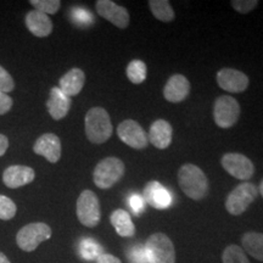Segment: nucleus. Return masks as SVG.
I'll use <instances>...</instances> for the list:
<instances>
[{
	"label": "nucleus",
	"mask_w": 263,
	"mask_h": 263,
	"mask_svg": "<svg viewBox=\"0 0 263 263\" xmlns=\"http://www.w3.org/2000/svg\"><path fill=\"white\" fill-rule=\"evenodd\" d=\"M126 172L123 161L117 157H106L95 166L93 172L94 184L99 189L107 190L120 182Z\"/></svg>",
	"instance_id": "obj_3"
},
{
	"label": "nucleus",
	"mask_w": 263,
	"mask_h": 263,
	"mask_svg": "<svg viewBox=\"0 0 263 263\" xmlns=\"http://www.w3.org/2000/svg\"><path fill=\"white\" fill-rule=\"evenodd\" d=\"M52 230L47 223L34 222L22 227L16 234V244L22 251L33 252L42 242L51 238Z\"/></svg>",
	"instance_id": "obj_5"
},
{
	"label": "nucleus",
	"mask_w": 263,
	"mask_h": 263,
	"mask_svg": "<svg viewBox=\"0 0 263 263\" xmlns=\"http://www.w3.org/2000/svg\"><path fill=\"white\" fill-rule=\"evenodd\" d=\"M178 183L186 196L200 201L209 192V180L203 171L196 164L185 163L178 171Z\"/></svg>",
	"instance_id": "obj_1"
},
{
	"label": "nucleus",
	"mask_w": 263,
	"mask_h": 263,
	"mask_svg": "<svg viewBox=\"0 0 263 263\" xmlns=\"http://www.w3.org/2000/svg\"><path fill=\"white\" fill-rule=\"evenodd\" d=\"M85 136L93 144H104L112 136V123L110 115L103 107H93L84 118Z\"/></svg>",
	"instance_id": "obj_2"
},
{
	"label": "nucleus",
	"mask_w": 263,
	"mask_h": 263,
	"mask_svg": "<svg viewBox=\"0 0 263 263\" xmlns=\"http://www.w3.org/2000/svg\"><path fill=\"white\" fill-rule=\"evenodd\" d=\"M85 83V73L81 68H71L66 72L59 81V88L67 97H74L78 95L83 89Z\"/></svg>",
	"instance_id": "obj_20"
},
{
	"label": "nucleus",
	"mask_w": 263,
	"mask_h": 263,
	"mask_svg": "<svg viewBox=\"0 0 263 263\" xmlns=\"http://www.w3.org/2000/svg\"><path fill=\"white\" fill-rule=\"evenodd\" d=\"M127 78L133 84H141L146 80L147 67L146 64L141 60H133L127 66Z\"/></svg>",
	"instance_id": "obj_24"
},
{
	"label": "nucleus",
	"mask_w": 263,
	"mask_h": 263,
	"mask_svg": "<svg viewBox=\"0 0 263 263\" xmlns=\"http://www.w3.org/2000/svg\"><path fill=\"white\" fill-rule=\"evenodd\" d=\"M216 78L219 88L228 93H244L250 84L248 76L234 68H222L217 72Z\"/></svg>",
	"instance_id": "obj_12"
},
{
	"label": "nucleus",
	"mask_w": 263,
	"mask_h": 263,
	"mask_svg": "<svg viewBox=\"0 0 263 263\" xmlns=\"http://www.w3.org/2000/svg\"><path fill=\"white\" fill-rule=\"evenodd\" d=\"M12 104H14V101L10 98V95L0 91V116L8 114L11 110Z\"/></svg>",
	"instance_id": "obj_34"
},
{
	"label": "nucleus",
	"mask_w": 263,
	"mask_h": 263,
	"mask_svg": "<svg viewBox=\"0 0 263 263\" xmlns=\"http://www.w3.org/2000/svg\"><path fill=\"white\" fill-rule=\"evenodd\" d=\"M61 140L57 134L45 133L35 140L33 151L47 159L50 163H57L61 159Z\"/></svg>",
	"instance_id": "obj_13"
},
{
	"label": "nucleus",
	"mask_w": 263,
	"mask_h": 263,
	"mask_svg": "<svg viewBox=\"0 0 263 263\" xmlns=\"http://www.w3.org/2000/svg\"><path fill=\"white\" fill-rule=\"evenodd\" d=\"M128 263H149L146 257L145 246L137 244L128 248L126 251Z\"/></svg>",
	"instance_id": "obj_30"
},
{
	"label": "nucleus",
	"mask_w": 263,
	"mask_h": 263,
	"mask_svg": "<svg viewBox=\"0 0 263 263\" xmlns=\"http://www.w3.org/2000/svg\"><path fill=\"white\" fill-rule=\"evenodd\" d=\"M0 263H11V262H10V259L6 257L5 254L0 252Z\"/></svg>",
	"instance_id": "obj_37"
},
{
	"label": "nucleus",
	"mask_w": 263,
	"mask_h": 263,
	"mask_svg": "<svg viewBox=\"0 0 263 263\" xmlns=\"http://www.w3.org/2000/svg\"><path fill=\"white\" fill-rule=\"evenodd\" d=\"M29 3L34 6L37 11H41L48 16L57 14L61 6V2L59 0H31Z\"/></svg>",
	"instance_id": "obj_28"
},
{
	"label": "nucleus",
	"mask_w": 263,
	"mask_h": 263,
	"mask_svg": "<svg viewBox=\"0 0 263 263\" xmlns=\"http://www.w3.org/2000/svg\"><path fill=\"white\" fill-rule=\"evenodd\" d=\"M143 199L144 201L156 210H167L172 205L171 193L157 180H151L146 183L143 190Z\"/></svg>",
	"instance_id": "obj_14"
},
{
	"label": "nucleus",
	"mask_w": 263,
	"mask_h": 263,
	"mask_svg": "<svg viewBox=\"0 0 263 263\" xmlns=\"http://www.w3.org/2000/svg\"><path fill=\"white\" fill-rule=\"evenodd\" d=\"M223 263H250L246 252L238 245L227 246L222 254Z\"/></svg>",
	"instance_id": "obj_26"
},
{
	"label": "nucleus",
	"mask_w": 263,
	"mask_h": 263,
	"mask_svg": "<svg viewBox=\"0 0 263 263\" xmlns=\"http://www.w3.org/2000/svg\"><path fill=\"white\" fill-rule=\"evenodd\" d=\"M77 218L82 224L88 228H94L100 223L101 211L100 202L97 194L87 189L81 193L77 200Z\"/></svg>",
	"instance_id": "obj_7"
},
{
	"label": "nucleus",
	"mask_w": 263,
	"mask_h": 263,
	"mask_svg": "<svg viewBox=\"0 0 263 263\" xmlns=\"http://www.w3.org/2000/svg\"><path fill=\"white\" fill-rule=\"evenodd\" d=\"M26 27L33 35L38 38H45L51 34L52 21L48 15L43 14L37 10L29 11L25 18Z\"/></svg>",
	"instance_id": "obj_19"
},
{
	"label": "nucleus",
	"mask_w": 263,
	"mask_h": 263,
	"mask_svg": "<svg viewBox=\"0 0 263 263\" xmlns=\"http://www.w3.org/2000/svg\"><path fill=\"white\" fill-rule=\"evenodd\" d=\"M230 4H232L235 11L245 15L257 8L258 2L257 0H233V2H230Z\"/></svg>",
	"instance_id": "obj_31"
},
{
	"label": "nucleus",
	"mask_w": 263,
	"mask_h": 263,
	"mask_svg": "<svg viewBox=\"0 0 263 263\" xmlns=\"http://www.w3.org/2000/svg\"><path fill=\"white\" fill-rule=\"evenodd\" d=\"M71 18L80 27H88L94 22L93 15L83 8H73L71 10Z\"/></svg>",
	"instance_id": "obj_29"
},
{
	"label": "nucleus",
	"mask_w": 263,
	"mask_h": 263,
	"mask_svg": "<svg viewBox=\"0 0 263 263\" xmlns=\"http://www.w3.org/2000/svg\"><path fill=\"white\" fill-rule=\"evenodd\" d=\"M117 136L126 145L137 150L145 149L149 144L146 132L134 120H124L118 124Z\"/></svg>",
	"instance_id": "obj_10"
},
{
	"label": "nucleus",
	"mask_w": 263,
	"mask_h": 263,
	"mask_svg": "<svg viewBox=\"0 0 263 263\" xmlns=\"http://www.w3.org/2000/svg\"><path fill=\"white\" fill-rule=\"evenodd\" d=\"M128 205L130 206L132 211L136 216H139L145 210V201L139 194H132L129 199H128Z\"/></svg>",
	"instance_id": "obj_33"
},
{
	"label": "nucleus",
	"mask_w": 263,
	"mask_h": 263,
	"mask_svg": "<svg viewBox=\"0 0 263 263\" xmlns=\"http://www.w3.org/2000/svg\"><path fill=\"white\" fill-rule=\"evenodd\" d=\"M240 105L238 101L229 95H222L217 98L213 106V120L215 123L221 128H230L239 121Z\"/></svg>",
	"instance_id": "obj_8"
},
{
	"label": "nucleus",
	"mask_w": 263,
	"mask_h": 263,
	"mask_svg": "<svg viewBox=\"0 0 263 263\" xmlns=\"http://www.w3.org/2000/svg\"><path fill=\"white\" fill-rule=\"evenodd\" d=\"M71 98L64 94L59 87H52L47 101V107L52 120L60 121L67 116L71 108Z\"/></svg>",
	"instance_id": "obj_17"
},
{
	"label": "nucleus",
	"mask_w": 263,
	"mask_h": 263,
	"mask_svg": "<svg viewBox=\"0 0 263 263\" xmlns=\"http://www.w3.org/2000/svg\"><path fill=\"white\" fill-rule=\"evenodd\" d=\"M222 167L239 180H249L255 174V164L249 157L239 153H228L221 160Z\"/></svg>",
	"instance_id": "obj_9"
},
{
	"label": "nucleus",
	"mask_w": 263,
	"mask_h": 263,
	"mask_svg": "<svg viewBox=\"0 0 263 263\" xmlns=\"http://www.w3.org/2000/svg\"><path fill=\"white\" fill-rule=\"evenodd\" d=\"M9 149V139L4 134H0V157L4 156Z\"/></svg>",
	"instance_id": "obj_36"
},
{
	"label": "nucleus",
	"mask_w": 263,
	"mask_h": 263,
	"mask_svg": "<svg viewBox=\"0 0 263 263\" xmlns=\"http://www.w3.org/2000/svg\"><path fill=\"white\" fill-rule=\"evenodd\" d=\"M15 89V81L11 74L5 70L3 66H0V91L2 93H10Z\"/></svg>",
	"instance_id": "obj_32"
},
{
	"label": "nucleus",
	"mask_w": 263,
	"mask_h": 263,
	"mask_svg": "<svg viewBox=\"0 0 263 263\" xmlns=\"http://www.w3.org/2000/svg\"><path fill=\"white\" fill-rule=\"evenodd\" d=\"M17 206L11 199L0 194V219L3 221H10L16 216Z\"/></svg>",
	"instance_id": "obj_27"
},
{
	"label": "nucleus",
	"mask_w": 263,
	"mask_h": 263,
	"mask_svg": "<svg viewBox=\"0 0 263 263\" xmlns=\"http://www.w3.org/2000/svg\"><path fill=\"white\" fill-rule=\"evenodd\" d=\"M257 189H258V193L261 194L262 197H263V180H262V182H261V184H259V186H258Z\"/></svg>",
	"instance_id": "obj_38"
},
{
	"label": "nucleus",
	"mask_w": 263,
	"mask_h": 263,
	"mask_svg": "<svg viewBox=\"0 0 263 263\" xmlns=\"http://www.w3.org/2000/svg\"><path fill=\"white\" fill-rule=\"evenodd\" d=\"M173 129L170 122L164 120H156L151 124L149 130V141L156 149H167L172 144Z\"/></svg>",
	"instance_id": "obj_18"
},
{
	"label": "nucleus",
	"mask_w": 263,
	"mask_h": 263,
	"mask_svg": "<svg viewBox=\"0 0 263 263\" xmlns=\"http://www.w3.org/2000/svg\"><path fill=\"white\" fill-rule=\"evenodd\" d=\"M97 263H122L118 259L116 256L111 255V254H104L100 255L97 258Z\"/></svg>",
	"instance_id": "obj_35"
},
{
	"label": "nucleus",
	"mask_w": 263,
	"mask_h": 263,
	"mask_svg": "<svg viewBox=\"0 0 263 263\" xmlns=\"http://www.w3.org/2000/svg\"><path fill=\"white\" fill-rule=\"evenodd\" d=\"M103 248L94 241L93 239H84L82 240L80 244V255L87 261L97 259L99 256L103 255Z\"/></svg>",
	"instance_id": "obj_25"
},
{
	"label": "nucleus",
	"mask_w": 263,
	"mask_h": 263,
	"mask_svg": "<svg viewBox=\"0 0 263 263\" xmlns=\"http://www.w3.org/2000/svg\"><path fill=\"white\" fill-rule=\"evenodd\" d=\"M242 250L250 256L263 262V234L257 232H248L241 238Z\"/></svg>",
	"instance_id": "obj_22"
},
{
	"label": "nucleus",
	"mask_w": 263,
	"mask_h": 263,
	"mask_svg": "<svg viewBox=\"0 0 263 263\" xmlns=\"http://www.w3.org/2000/svg\"><path fill=\"white\" fill-rule=\"evenodd\" d=\"M110 222L117 234L122 238H133L136 235V226L132 221L129 213L124 210H115L110 216Z\"/></svg>",
	"instance_id": "obj_21"
},
{
	"label": "nucleus",
	"mask_w": 263,
	"mask_h": 263,
	"mask_svg": "<svg viewBox=\"0 0 263 263\" xmlns=\"http://www.w3.org/2000/svg\"><path fill=\"white\" fill-rule=\"evenodd\" d=\"M34 178V170L28 166H21V164L10 166L3 173V182L10 189H18L27 185L32 183Z\"/></svg>",
	"instance_id": "obj_15"
},
{
	"label": "nucleus",
	"mask_w": 263,
	"mask_h": 263,
	"mask_svg": "<svg viewBox=\"0 0 263 263\" xmlns=\"http://www.w3.org/2000/svg\"><path fill=\"white\" fill-rule=\"evenodd\" d=\"M190 93V82L183 74H173L163 88V97L170 103H182Z\"/></svg>",
	"instance_id": "obj_16"
},
{
	"label": "nucleus",
	"mask_w": 263,
	"mask_h": 263,
	"mask_svg": "<svg viewBox=\"0 0 263 263\" xmlns=\"http://www.w3.org/2000/svg\"><path fill=\"white\" fill-rule=\"evenodd\" d=\"M258 189L254 183L244 182L235 186L226 199V209L232 216L242 215L257 199Z\"/></svg>",
	"instance_id": "obj_6"
},
{
	"label": "nucleus",
	"mask_w": 263,
	"mask_h": 263,
	"mask_svg": "<svg viewBox=\"0 0 263 263\" xmlns=\"http://www.w3.org/2000/svg\"><path fill=\"white\" fill-rule=\"evenodd\" d=\"M149 8L153 15L155 16V18L159 20V21L172 22L176 17L173 8L167 0H150Z\"/></svg>",
	"instance_id": "obj_23"
},
{
	"label": "nucleus",
	"mask_w": 263,
	"mask_h": 263,
	"mask_svg": "<svg viewBox=\"0 0 263 263\" xmlns=\"http://www.w3.org/2000/svg\"><path fill=\"white\" fill-rule=\"evenodd\" d=\"M95 9H97L98 15L107 20L117 28L124 29L129 25L130 17L128 10L124 6L117 5L115 2L111 0H98L95 3Z\"/></svg>",
	"instance_id": "obj_11"
},
{
	"label": "nucleus",
	"mask_w": 263,
	"mask_h": 263,
	"mask_svg": "<svg viewBox=\"0 0 263 263\" xmlns=\"http://www.w3.org/2000/svg\"><path fill=\"white\" fill-rule=\"evenodd\" d=\"M149 263H176V249L168 236L163 233H154L145 242Z\"/></svg>",
	"instance_id": "obj_4"
}]
</instances>
